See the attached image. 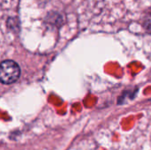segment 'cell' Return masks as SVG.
Returning a JSON list of instances; mask_svg holds the SVG:
<instances>
[{"label": "cell", "instance_id": "6da1fadb", "mask_svg": "<svg viewBox=\"0 0 151 150\" xmlns=\"http://www.w3.org/2000/svg\"><path fill=\"white\" fill-rule=\"evenodd\" d=\"M20 75L19 65L12 60H5L0 64V82L3 84H12L15 82Z\"/></svg>", "mask_w": 151, "mask_h": 150}, {"label": "cell", "instance_id": "7a4b0ae2", "mask_svg": "<svg viewBox=\"0 0 151 150\" xmlns=\"http://www.w3.org/2000/svg\"><path fill=\"white\" fill-rule=\"evenodd\" d=\"M143 28L145 29V31L149 34H151V12L148 13L144 19H143V23H142Z\"/></svg>", "mask_w": 151, "mask_h": 150}]
</instances>
